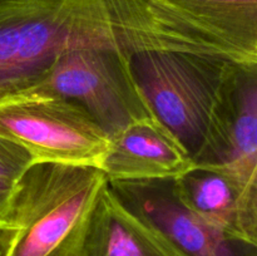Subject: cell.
<instances>
[{
  "mask_svg": "<svg viewBox=\"0 0 257 256\" xmlns=\"http://www.w3.org/2000/svg\"><path fill=\"white\" fill-rule=\"evenodd\" d=\"M132 54L180 53L257 67V0H109Z\"/></svg>",
  "mask_w": 257,
  "mask_h": 256,
  "instance_id": "6da1fadb",
  "label": "cell"
},
{
  "mask_svg": "<svg viewBox=\"0 0 257 256\" xmlns=\"http://www.w3.org/2000/svg\"><path fill=\"white\" fill-rule=\"evenodd\" d=\"M132 63L161 123L185 146L197 165L212 162L243 67L213 58L165 52L136 53Z\"/></svg>",
  "mask_w": 257,
  "mask_h": 256,
  "instance_id": "7a4b0ae2",
  "label": "cell"
},
{
  "mask_svg": "<svg viewBox=\"0 0 257 256\" xmlns=\"http://www.w3.org/2000/svg\"><path fill=\"white\" fill-rule=\"evenodd\" d=\"M107 183L98 168L30 166L14 187L7 256H87L90 222Z\"/></svg>",
  "mask_w": 257,
  "mask_h": 256,
  "instance_id": "3957f363",
  "label": "cell"
},
{
  "mask_svg": "<svg viewBox=\"0 0 257 256\" xmlns=\"http://www.w3.org/2000/svg\"><path fill=\"white\" fill-rule=\"evenodd\" d=\"M83 45H120L108 0H0V99Z\"/></svg>",
  "mask_w": 257,
  "mask_h": 256,
  "instance_id": "277c9868",
  "label": "cell"
},
{
  "mask_svg": "<svg viewBox=\"0 0 257 256\" xmlns=\"http://www.w3.org/2000/svg\"><path fill=\"white\" fill-rule=\"evenodd\" d=\"M17 93L72 100L112 136L136 120L157 118L122 45H83L58 54ZM15 94V93H14Z\"/></svg>",
  "mask_w": 257,
  "mask_h": 256,
  "instance_id": "5b68a950",
  "label": "cell"
},
{
  "mask_svg": "<svg viewBox=\"0 0 257 256\" xmlns=\"http://www.w3.org/2000/svg\"><path fill=\"white\" fill-rule=\"evenodd\" d=\"M0 137L24 148L35 163L102 171L109 136L83 107L62 97L15 93L0 99Z\"/></svg>",
  "mask_w": 257,
  "mask_h": 256,
  "instance_id": "8992f818",
  "label": "cell"
},
{
  "mask_svg": "<svg viewBox=\"0 0 257 256\" xmlns=\"http://www.w3.org/2000/svg\"><path fill=\"white\" fill-rule=\"evenodd\" d=\"M196 167L177 137L158 118H147L109 136L102 172L108 182H170Z\"/></svg>",
  "mask_w": 257,
  "mask_h": 256,
  "instance_id": "52a82bcc",
  "label": "cell"
},
{
  "mask_svg": "<svg viewBox=\"0 0 257 256\" xmlns=\"http://www.w3.org/2000/svg\"><path fill=\"white\" fill-rule=\"evenodd\" d=\"M132 207L147 216L178 256H256V246L238 242L186 210L170 182H109Z\"/></svg>",
  "mask_w": 257,
  "mask_h": 256,
  "instance_id": "ba28073f",
  "label": "cell"
},
{
  "mask_svg": "<svg viewBox=\"0 0 257 256\" xmlns=\"http://www.w3.org/2000/svg\"><path fill=\"white\" fill-rule=\"evenodd\" d=\"M173 197L231 240L257 246V188L215 168L197 166L170 181Z\"/></svg>",
  "mask_w": 257,
  "mask_h": 256,
  "instance_id": "9c48e42d",
  "label": "cell"
},
{
  "mask_svg": "<svg viewBox=\"0 0 257 256\" xmlns=\"http://www.w3.org/2000/svg\"><path fill=\"white\" fill-rule=\"evenodd\" d=\"M87 256H178L165 233L128 205L109 182L99 196L87 238Z\"/></svg>",
  "mask_w": 257,
  "mask_h": 256,
  "instance_id": "30bf717a",
  "label": "cell"
},
{
  "mask_svg": "<svg viewBox=\"0 0 257 256\" xmlns=\"http://www.w3.org/2000/svg\"><path fill=\"white\" fill-rule=\"evenodd\" d=\"M197 166L215 168L257 188V67L240 70L217 155L212 162Z\"/></svg>",
  "mask_w": 257,
  "mask_h": 256,
  "instance_id": "8fae6325",
  "label": "cell"
},
{
  "mask_svg": "<svg viewBox=\"0 0 257 256\" xmlns=\"http://www.w3.org/2000/svg\"><path fill=\"white\" fill-rule=\"evenodd\" d=\"M34 165L29 153L17 143L0 137V181L15 186L30 166Z\"/></svg>",
  "mask_w": 257,
  "mask_h": 256,
  "instance_id": "7c38bea8",
  "label": "cell"
},
{
  "mask_svg": "<svg viewBox=\"0 0 257 256\" xmlns=\"http://www.w3.org/2000/svg\"><path fill=\"white\" fill-rule=\"evenodd\" d=\"M15 186L0 181V227H9L10 208Z\"/></svg>",
  "mask_w": 257,
  "mask_h": 256,
  "instance_id": "4fadbf2b",
  "label": "cell"
},
{
  "mask_svg": "<svg viewBox=\"0 0 257 256\" xmlns=\"http://www.w3.org/2000/svg\"><path fill=\"white\" fill-rule=\"evenodd\" d=\"M13 228L9 227H0V256H7V251L9 248L10 240H12Z\"/></svg>",
  "mask_w": 257,
  "mask_h": 256,
  "instance_id": "5bb4252c",
  "label": "cell"
}]
</instances>
